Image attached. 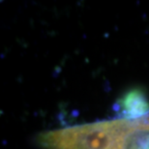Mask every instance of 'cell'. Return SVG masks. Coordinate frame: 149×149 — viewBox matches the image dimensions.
Segmentation results:
<instances>
[{
	"instance_id": "1",
	"label": "cell",
	"mask_w": 149,
	"mask_h": 149,
	"mask_svg": "<svg viewBox=\"0 0 149 149\" xmlns=\"http://www.w3.org/2000/svg\"><path fill=\"white\" fill-rule=\"evenodd\" d=\"M147 117L118 118L44 132L36 138V143L43 149H131Z\"/></svg>"
},
{
	"instance_id": "2",
	"label": "cell",
	"mask_w": 149,
	"mask_h": 149,
	"mask_svg": "<svg viewBox=\"0 0 149 149\" xmlns=\"http://www.w3.org/2000/svg\"><path fill=\"white\" fill-rule=\"evenodd\" d=\"M115 109L122 119L139 120L149 115V98L143 88L129 89L118 99Z\"/></svg>"
}]
</instances>
